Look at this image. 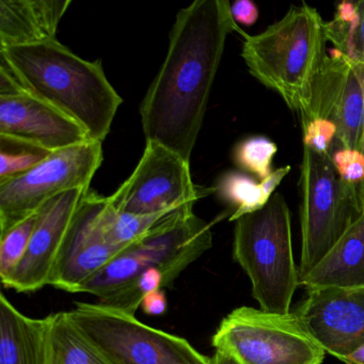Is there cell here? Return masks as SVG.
Listing matches in <instances>:
<instances>
[{
  "instance_id": "1",
  "label": "cell",
  "mask_w": 364,
  "mask_h": 364,
  "mask_svg": "<svg viewBox=\"0 0 364 364\" xmlns=\"http://www.w3.org/2000/svg\"><path fill=\"white\" fill-rule=\"evenodd\" d=\"M242 29L228 0H196L178 12L165 61L139 112L146 142L191 163L230 33Z\"/></svg>"
},
{
  "instance_id": "2",
  "label": "cell",
  "mask_w": 364,
  "mask_h": 364,
  "mask_svg": "<svg viewBox=\"0 0 364 364\" xmlns=\"http://www.w3.org/2000/svg\"><path fill=\"white\" fill-rule=\"evenodd\" d=\"M0 58L25 91L80 123L91 140L103 144L123 101L101 60H85L57 39L0 48Z\"/></svg>"
},
{
  "instance_id": "3",
  "label": "cell",
  "mask_w": 364,
  "mask_h": 364,
  "mask_svg": "<svg viewBox=\"0 0 364 364\" xmlns=\"http://www.w3.org/2000/svg\"><path fill=\"white\" fill-rule=\"evenodd\" d=\"M240 35L242 57L251 75L280 95L293 112L308 107L327 52L326 22L315 8L291 6L278 22L259 35Z\"/></svg>"
},
{
  "instance_id": "4",
  "label": "cell",
  "mask_w": 364,
  "mask_h": 364,
  "mask_svg": "<svg viewBox=\"0 0 364 364\" xmlns=\"http://www.w3.org/2000/svg\"><path fill=\"white\" fill-rule=\"evenodd\" d=\"M233 257L252 285V296L266 312H291L299 287L291 245V213L274 193L262 210L235 221Z\"/></svg>"
},
{
  "instance_id": "5",
  "label": "cell",
  "mask_w": 364,
  "mask_h": 364,
  "mask_svg": "<svg viewBox=\"0 0 364 364\" xmlns=\"http://www.w3.org/2000/svg\"><path fill=\"white\" fill-rule=\"evenodd\" d=\"M212 246V225L193 214V206L181 208L117 255L80 293L105 299L149 269L161 270L172 284Z\"/></svg>"
},
{
  "instance_id": "6",
  "label": "cell",
  "mask_w": 364,
  "mask_h": 364,
  "mask_svg": "<svg viewBox=\"0 0 364 364\" xmlns=\"http://www.w3.org/2000/svg\"><path fill=\"white\" fill-rule=\"evenodd\" d=\"M299 279L310 272L361 216L357 185L344 182L330 155L304 146L300 167Z\"/></svg>"
},
{
  "instance_id": "7",
  "label": "cell",
  "mask_w": 364,
  "mask_h": 364,
  "mask_svg": "<svg viewBox=\"0 0 364 364\" xmlns=\"http://www.w3.org/2000/svg\"><path fill=\"white\" fill-rule=\"evenodd\" d=\"M68 314L116 364H213L185 338L101 302H77Z\"/></svg>"
},
{
  "instance_id": "8",
  "label": "cell",
  "mask_w": 364,
  "mask_h": 364,
  "mask_svg": "<svg viewBox=\"0 0 364 364\" xmlns=\"http://www.w3.org/2000/svg\"><path fill=\"white\" fill-rule=\"evenodd\" d=\"M212 344L240 364H321L326 355L293 312L280 314L250 306L229 313Z\"/></svg>"
},
{
  "instance_id": "9",
  "label": "cell",
  "mask_w": 364,
  "mask_h": 364,
  "mask_svg": "<svg viewBox=\"0 0 364 364\" xmlns=\"http://www.w3.org/2000/svg\"><path fill=\"white\" fill-rule=\"evenodd\" d=\"M103 159V144L88 141L50 153L29 171L1 181L0 234L37 214L67 191H89Z\"/></svg>"
},
{
  "instance_id": "10",
  "label": "cell",
  "mask_w": 364,
  "mask_h": 364,
  "mask_svg": "<svg viewBox=\"0 0 364 364\" xmlns=\"http://www.w3.org/2000/svg\"><path fill=\"white\" fill-rule=\"evenodd\" d=\"M215 193L193 184L191 163L157 142H146L144 154L129 178L106 197L121 212L161 214L181 210Z\"/></svg>"
},
{
  "instance_id": "11",
  "label": "cell",
  "mask_w": 364,
  "mask_h": 364,
  "mask_svg": "<svg viewBox=\"0 0 364 364\" xmlns=\"http://www.w3.org/2000/svg\"><path fill=\"white\" fill-rule=\"evenodd\" d=\"M302 127L325 119L336 127V142L361 151L364 141V65L330 50L317 75L306 109L300 114Z\"/></svg>"
},
{
  "instance_id": "12",
  "label": "cell",
  "mask_w": 364,
  "mask_h": 364,
  "mask_svg": "<svg viewBox=\"0 0 364 364\" xmlns=\"http://www.w3.org/2000/svg\"><path fill=\"white\" fill-rule=\"evenodd\" d=\"M293 313L325 353L338 360L364 344V287L308 289Z\"/></svg>"
},
{
  "instance_id": "13",
  "label": "cell",
  "mask_w": 364,
  "mask_h": 364,
  "mask_svg": "<svg viewBox=\"0 0 364 364\" xmlns=\"http://www.w3.org/2000/svg\"><path fill=\"white\" fill-rule=\"evenodd\" d=\"M106 197L89 191L63 242L48 285L80 293V289L97 276L125 248L109 244L100 225V214Z\"/></svg>"
},
{
  "instance_id": "14",
  "label": "cell",
  "mask_w": 364,
  "mask_h": 364,
  "mask_svg": "<svg viewBox=\"0 0 364 364\" xmlns=\"http://www.w3.org/2000/svg\"><path fill=\"white\" fill-rule=\"evenodd\" d=\"M0 139L48 153L93 141L80 123L25 90L0 95Z\"/></svg>"
},
{
  "instance_id": "15",
  "label": "cell",
  "mask_w": 364,
  "mask_h": 364,
  "mask_svg": "<svg viewBox=\"0 0 364 364\" xmlns=\"http://www.w3.org/2000/svg\"><path fill=\"white\" fill-rule=\"evenodd\" d=\"M89 191H67L40 210L26 255L4 287L18 293H31L48 287L70 228Z\"/></svg>"
},
{
  "instance_id": "16",
  "label": "cell",
  "mask_w": 364,
  "mask_h": 364,
  "mask_svg": "<svg viewBox=\"0 0 364 364\" xmlns=\"http://www.w3.org/2000/svg\"><path fill=\"white\" fill-rule=\"evenodd\" d=\"M71 0H1L0 48L33 46L56 40Z\"/></svg>"
},
{
  "instance_id": "17",
  "label": "cell",
  "mask_w": 364,
  "mask_h": 364,
  "mask_svg": "<svg viewBox=\"0 0 364 364\" xmlns=\"http://www.w3.org/2000/svg\"><path fill=\"white\" fill-rule=\"evenodd\" d=\"M48 316H27L0 295V364H48Z\"/></svg>"
},
{
  "instance_id": "18",
  "label": "cell",
  "mask_w": 364,
  "mask_h": 364,
  "mask_svg": "<svg viewBox=\"0 0 364 364\" xmlns=\"http://www.w3.org/2000/svg\"><path fill=\"white\" fill-rule=\"evenodd\" d=\"M299 287H364V212Z\"/></svg>"
},
{
  "instance_id": "19",
  "label": "cell",
  "mask_w": 364,
  "mask_h": 364,
  "mask_svg": "<svg viewBox=\"0 0 364 364\" xmlns=\"http://www.w3.org/2000/svg\"><path fill=\"white\" fill-rule=\"evenodd\" d=\"M48 364H116L70 318L68 312L48 316Z\"/></svg>"
},
{
  "instance_id": "20",
  "label": "cell",
  "mask_w": 364,
  "mask_h": 364,
  "mask_svg": "<svg viewBox=\"0 0 364 364\" xmlns=\"http://www.w3.org/2000/svg\"><path fill=\"white\" fill-rule=\"evenodd\" d=\"M289 171L291 166L279 168L261 183L242 171L223 173L217 181L214 189L223 201L234 208L230 221H236L245 215L262 210Z\"/></svg>"
},
{
  "instance_id": "21",
  "label": "cell",
  "mask_w": 364,
  "mask_h": 364,
  "mask_svg": "<svg viewBox=\"0 0 364 364\" xmlns=\"http://www.w3.org/2000/svg\"><path fill=\"white\" fill-rule=\"evenodd\" d=\"M328 41L349 60L364 65V0L342 1L326 22Z\"/></svg>"
},
{
  "instance_id": "22",
  "label": "cell",
  "mask_w": 364,
  "mask_h": 364,
  "mask_svg": "<svg viewBox=\"0 0 364 364\" xmlns=\"http://www.w3.org/2000/svg\"><path fill=\"white\" fill-rule=\"evenodd\" d=\"M173 212L176 210L153 215L131 214L116 210L105 199V204L100 214V225L109 244L127 248L129 245L150 233Z\"/></svg>"
},
{
  "instance_id": "23",
  "label": "cell",
  "mask_w": 364,
  "mask_h": 364,
  "mask_svg": "<svg viewBox=\"0 0 364 364\" xmlns=\"http://www.w3.org/2000/svg\"><path fill=\"white\" fill-rule=\"evenodd\" d=\"M40 213V212H39ZM39 213L0 234V278L5 285L24 259Z\"/></svg>"
},
{
  "instance_id": "24",
  "label": "cell",
  "mask_w": 364,
  "mask_h": 364,
  "mask_svg": "<svg viewBox=\"0 0 364 364\" xmlns=\"http://www.w3.org/2000/svg\"><path fill=\"white\" fill-rule=\"evenodd\" d=\"M277 151L278 146L272 140L264 136H253L237 144L233 159L238 168L263 181L272 173V159Z\"/></svg>"
},
{
  "instance_id": "25",
  "label": "cell",
  "mask_w": 364,
  "mask_h": 364,
  "mask_svg": "<svg viewBox=\"0 0 364 364\" xmlns=\"http://www.w3.org/2000/svg\"><path fill=\"white\" fill-rule=\"evenodd\" d=\"M1 144H9L16 150L0 151V182L29 171L50 154L10 140L1 139Z\"/></svg>"
},
{
  "instance_id": "26",
  "label": "cell",
  "mask_w": 364,
  "mask_h": 364,
  "mask_svg": "<svg viewBox=\"0 0 364 364\" xmlns=\"http://www.w3.org/2000/svg\"><path fill=\"white\" fill-rule=\"evenodd\" d=\"M304 146L318 154L330 155L333 152L334 140L336 141V127L325 119H315L302 127Z\"/></svg>"
},
{
  "instance_id": "27",
  "label": "cell",
  "mask_w": 364,
  "mask_h": 364,
  "mask_svg": "<svg viewBox=\"0 0 364 364\" xmlns=\"http://www.w3.org/2000/svg\"><path fill=\"white\" fill-rule=\"evenodd\" d=\"M332 163L340 178L350 185L364 182V154L361 151L338 146L331 154Z\"/></svg>"
},
{
  "instance_id": "28",
  "label": "cell",
  "mask_w": 364,
  "mask_h": 364,
  "mask_svg": "<svg viewBox=\"0 0 364 364\" xmlns=\"http://www.w3.org/2000/svg\"><path fill=\"white\" fill-rule=\"evenodd\" d=\"M231 14L236 24L252 26L259 18V9L251 0H237L231 5Z\"/></svg>"
},
{
  "instance_id": "29",
  "label": "cell",
  "mask_w": 364,
  "mask_h": 364,
  "mask_svg": "<svg viewBox=\"0 0 364 364\" xmlns=\"http://www.w3.org/2000/svg\"><path fill=\"white\" fill-rule=\"evenodd\" d=\"M168 301L164 289H157L148 294L142 300L140 308L148 315H161L167 310Z\"/></svg>"
},
{
  "instance_id": "30",
  "label": "cell",
  "mask_w": 364,
  "mask_h": 364,
  "mask_svg": "<svg viewBox=\"0 0 364 364\" xmlns=\"http://www.w3.org/2000/svg\"><path fill=\"white\" fill-rule=\"evenodd\" d=\"M341 361L346 364H364V344L358 347L353 353L343 357Z\"/></svg>"
},
{
  "instance_id": "31",
  "label": "cell",
  "mask_w": 364,
  "mask_h": 364,
  "mask_svg": "<svg viewBox=\"0 0 364 364\" xmlns=\"http://www.w3.org/2000/svg\"><path fill=\"white\" fill-rule=\"evenodd\" d=\"M212 359L213 364H240L235 358L225 351L216 350Z\"/></svg>"
},
{
  "instance_id": "32",
  "label": "cell",
  "mask_w": 364,
  "mask_h": 364,
  "mask_svg": "<svg viewBox=\"0 0 364 364\" xmlns=\"http://www.w3.org/2000/svg\"><path fill=\"white\" fill-rule=\"evenodd\" d=\"M362 153L364 154V141L363 148H362ZM358 193H359L360 202H361L362 210L364 212V182L357 186Z\"/></svg>"
}]
</instances>
